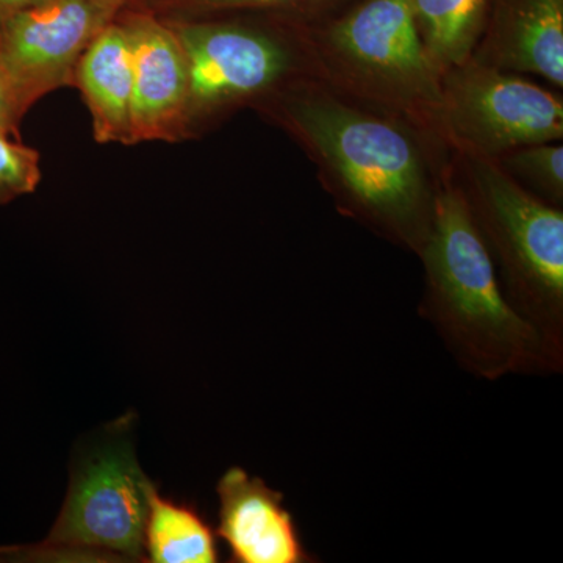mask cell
<instances>
[{
    "instance_id": "obj_1",
    "label": "cell",
    "mask_w": 563,
    "mask_h": 563,
    "mask_svg": "<svg viewBox=\"0 0 563 563\" xmlns=\"http://www.w3.org/2000/svg\"><path fill=\"white\" fill-rule=\"evenodd\" d=\"M254 110L301 146L343 214L420 254L450 162L442 141L313 79Z\"/></svg>"
},
{
    "instance_id": "obj_2",
    "label": "cell",
    "mask_w": 563,
    "mask_h": 563,
    "mask_svg": "<svg viewBox=\"0 0 563 563\" xmlns=\"http://www.w3.org/2000/svg\"><path fill=\"white\" fill-rule=\"evenodd\" d=\"M418 255L426 272L421 313L463 368L488 380L562 368V347L507 299L451 158L440 180L431 231Z\"/></svg>"
},
{
    "instance_id": "obj_3",
    "label": "cell",
    "mask_w": 563,
    "mask_h": 563,
    "mask_svg": "<svg viewBox=\"0 0 563 563\" xmlns=\"http://www.w3.org/2000/svg\"><path fill=\"white\" fill-rule=\"evenodd\" d=\"M302 33L310 79L440 140L442 76L422 46L409 0H365L321 27L302 22Z\"/></svg>"
},
{
    "instance_id": "obj_4",
    "label": "cell",
    "mask_w": 563,
    "mask_h": 563,
    "mask_svg": "<svg viewBox=\"0 0 563 563\" xmlns=\"http://www.w3.org/2000/svg\"><path fill=\"white\" fill-rule=\"evenodd\" d=\"M176 33L188 73L181 140L201 139L236 111L310 79L302 22L265 13L162 16Z\"/></svg>"
},
{
    "instance_id": "obj_5",
    "label": "cell",
    "mask_w": 563,
    "mask_h": 563,
    "mask_svg": "<svg viewBox=\"0 0 563 563\" xmlns=\"http://www.w3.org/2000/svg\"><path fill=\"white\" fill-rule=\"evenodd\" d=\"M453 154V168L477 231L501 266L504 292L555 346L563 335V213L521 187L501 166Z\"/></svg>"
},
{
    "instance_id": "obj_6",
    "label": "cell",
    "mask_w": 563,
    "mask_h": 563,
    "mask_svg": "<svg viewBox=\"0 0 563 563\" xmlns=\"http://www.w3.org/2000/svg\"><path fill=\"white\" fill-rule=\"evenodd\" d=\"M437 132L451 152L496 161L517 147L562 141L563 101L521 74L470 58L442 76Z\"/></svg>"
},
{
    "instance_id": "obj_7",
    "label": "cell",
    "mask_w": 563,
    "mask_h": 563,
    "mask_svg": "<svg viewBox=\"0 0 563 563\" xmlns=\"http://www.w3.org/2000/svg\"><path fill=\"white\" fill-rule=\"evenodd\" d=\"M154 487L128 440L92 448L73 468L68 495L43 550L144 561Z\"/></svg>"
},
{
    "instance_id": "obj_8",
    "label": "cell",
    "mask_w": 563,
    "mask_h": 563,
    "mask_svg": "<svg viewBox=\"0 0 563 563\" xmlns=\"http://www.w3.org/2000/svg\"><path fill=\"white\" fill-rule=\"evenodd\" d=\"M125 0H47L0 21V66L21 113L51 92L73 88L74 70Z\"/></svg>"
},
{
    "instance_id": "obj_9",
    "label": "cell",
    "mask_w": 563,
    "mask_h": 563,
    "mask_svg": "<svg viewBox=\"0 0 563 563\" xmlns=\"http://www.w3.org/2000/svg\"><path fill=\"white\" fill-rule=\"evenodd\" d=\"M129 33L133 66V144L184 143L188 73L185 54L161 14L131 3L118 13Z\"/></svg>"
},
{
    "instance_id": "obj_10",
    "label": "cell",
    "mask_w": 563,
    "mask_h": 563,
    "mask_svg": "<svg viewBox=\"0 0 563 563\" xmlns=\"http://www.w3.org/2000/svg\"><path fill=\"white\" fill-rule=\"evenodd\" d=\"M220 499L218 536L235 563H306L298 528L285 509L284 495L243 468H229L217 485Z\"/></svg>"
},
{
    "instance_id": "obj_11",
    "label": "cell",
    "mask_w": 563,
    "mask_h": 563,
    "mask_svg": "<svg viewBox=\"0 0 563 563\" xmlns=\"http://www.w3.org/2000/svg\"><path fill=\"white\" fill-rule=\"evenodd\" d=\"M473 60L563 88V0H501Z\"/></svg>"
},
{
    "instance_id": "obj_12",
    "label": "cell",
    "mask_w": 563,
    "mask_h": 563,
    "mask_svg": "<svg viewBox=\"0 0 563 563\" xmlns=\"http://www.w3.org/2000/svg\"><path fill=\"white\" fill-rule=\"evenodd\" d=\"M73 88L91 117L98 144L133 146V66L129 33L120 18L107 24L81 54Z\"/></svg>"
},
{
    "instance_id": "obj_13",
    "label": "cell",
    "mask_w": 563,
    "mask_h": 563,
    "mask_svg": "<svg viewBox=\"0 0 563 563\" xmlns=\"http://www.w3.org/2000/svg\"><path fill=\"white\" fill-rule=\"evenodd\" d=\"M429 58L443 76L468 62L483 36L490 0H409Z\"/></svg>"
},
{
    "instance_id": "obj_14",
    "label": "cell",
    "mask_w": 563,
    "mask_h": 563,
    "mask_svg": "<svg viewBox=\"0 0 563 563\" xmlns=\"http://www.w3.org/2000/svg\"><path fill=\"white\" fill-rule=\"evenodd\" d=\"M220 561L217 537L195 506L150 493V514L144 531V562L214 563Z\"/></svg>"
},
{
    "instance_id": "obj_15",
    "label": "cell",
    "mask_w": 563,
    "mask_h": 563,
    "mask_svg": "<svg viewBox=\"0 0 563 563\" xmlns=\"http://www.w3.org/2000/svg\"><path fill=\"white\" fill-rule=\"evenodd\" d=\"M515 181L555 207L563 202V146L561 141L531 144L506 152L495 161Z\"/></svg>"
},
{
    "instance_id": "obj_16",
    "label": "cell",
    "mask_w": 563,
    "mask_h": 563,
    "mask_svg": "<svg viewBox=\"0 0 563 563\" xmlns=\"http://www.w3.org/2000/svg\"><path fill=\"white\" fill-rule=\"evenodd\" d=\"M328 0H136L161 16H209V14L265 13L292 18L291 13L312 9ZM295 20V18H292Z\"/></svg>"
},
{
    "instance_id": "obj_17",
    "label": "cell",
    "mask_w": 563,
    "mask_h": 563,
    "mask_svg": "<svg viewBox=\"0 0 563 563\" xmlns=\"http://www.w3.org/2000/svg\"><path fill=\"white\" fill-rule=\"evenodd\" d=\"M43 179L41 154L18 136L0 131V206L32 195Z\"/></svg>"
},
{
    "instance_id": "obj_18",
    "label": "cell",
    "mask_w": 563,
    "mask_h": 563,
    "mask_svg": "<svg viewBox=\"0 0 563 563\" xmlns=\"http://www.w3.org/2000/svg\"><path fill=\"white\" fill-rule=\"evenodd\" d=\"M24 118L14 98L9 77L0 66V131L9 132L10 135L20 139L21 122Z\"/></svg>"
},
{
    "instance_id": "obj_19",
    "label": "cell",
    "mask_w": 563,
    "mask_h": 563,
    "mask_svg": "<svg viewBox=\"0 0 563 563\" xmlns=\"http://www.w3.org/2000/svg\"><path fill=\"white\" fill-rule=\"evenodd\" d=\"M44 2L47 0H0V21Z\"/></svg>"
},
{
    "instance_id": "obj_20",
    "label": "cell",
    "mask_w": 563,
    "mask_h": 563,
    "mask_svg": "<svg viewBox=\"0 0 563 563\" xmlns=\"http://www.w3.org/2000/svg\"><path fill=\"white\" fill-rule=\"evenodd\" d=\"M128 2V5H131V3L136 2V0H125Z\"/></svg>"
}]
</instances>
